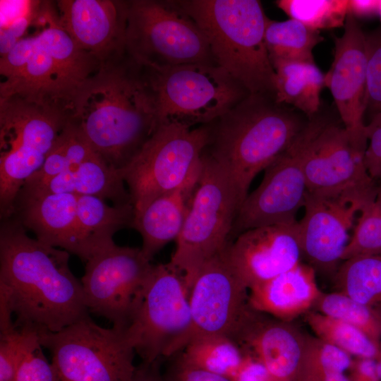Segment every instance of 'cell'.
I'll list each match as a JSON object with an SVG mask.
<instances>
[{"label": "cell", "mask_w": 381, "mask_h": 381, "mask_svg": "<svg viewBox=\"0 0 381 381\" xmlns=\"http://www.w3.org/2000/svg\"><path fill=\"white\" fill-rule=\"evenodd\" d=\"M155 265L141 248L116 244L85 262L80 282L89 313L126 330L142 301Z\"/></svg>", "instance_id": "5bb4252c"}, {"label": "cell", "mask_w": 381, "mask_h": 381, "mask_svg": "<svg viewBox=\"0 0 381 381\" xmlns=\"http://www.w3.org/2000/svg\"><path fill=\"white\" fill-rule=\"evenodd\" d=\"M70 253L32 238L13 216L0 225V329L56 332L87 317Z\"/></svg>", "instance_id": "6da1fadb"}, {"label": "cell", "mask_w": 381, "mask_h": 381, "mask_svg": "<svg viewBox=\"0 0 381 381\" xmlns=\"http://www.w3.org/2000/svg\"><path fill=\"white\" fill-rule=\"evenodd\" d=\"M337 292L381 311V255L343 260L334 275Z\"/></svg>", "instance_id": "f1b7e54d"}, {"label": "cell", "mask_w": 381, "mask_h": 381, "mask_svg": "<svg viewBox=\"0 0 381 381\" xmlns=\"http://www.w3.org/2000/svg\"><path fill=\"white\" fill-rule=\"evenodd\" d=\"M378 1L349 0V13L357 18H366L377 15Z\"/></svg>", "instance_id": "f6af8a7d"}, {"label": "cell", "mask_w": 381, "mask_h": 381, "mask_svg": "<svg viewBox=\"0 0 381 381\" xmlns=\"http://www.w3.org/2000/svg\"><path fill=\"white\" fill-rule=\"evenodd\" d=\"M207 38L214 62L250 94L275 98L276 75L267 49V17L258 0H175Z\"/></svg>", "instance_id": "277c9868"}, {"label": "cell", "mask_w": 381, "mask_h": 381, "mask_svg": "<svg viewBox=\"0 0 381 381\" xmlns=\"http://www.w3.org/2000/svg\"><path fill=\"white\" fill-rule=\"evenodd\" d=\"M201 168L200 157L199 165L183 184L157 197L135 215L132 228L140 233L143 240L141 250L149 260L180 235Z\"/></svg>", "instance_id": "cb8c5ba5"}, {"label": "cell", "mask_w": 381, "mask_h": 381, "mask_svg": "<svg viewBox=\"0 0 381 381\" xmlns=\"http://www.w3.org/2000/svg\"><path fill=\"white\" fill-rule=\"evenodd\" d=\"M367 37L366 109L381 112V30Z\"/></svg>", "instance_id": "74e56055"}, {"label": "cell", "mask_w": 381, "mask_h": 381, "mask_svg": "<svg viewBox=\"0 0 381 381\" xmlns=\"http://www.w3.org/2000/svg\"><path fill=\"white\" fill-rule=\"evenodd\" d=\"M313 310L345 322L366 334L377 344L381 343V311L361 304L339 293H322Z\"/></svg>", "instance_id": "d6a6232c"}, {"label": "cell", "mask_w": 381, "mask_h": 381, "mask_svg": "<svg viewBox=\"0 0 381 381\" xmlns=\"http://www.w3.org/2000/svg\"><path fill=\"white\" fill-rule=\"evenodd\" d=\"M68 113L97 155L119 171L162 124L150 72L126 50L100 64Z\"/></svg>", "instance_id": "7a4b0ae2"}, {"label": "cell", "mask_w": 381, "mask_h": 381, "mask_svg": "<svg viewBox=\"0 0 381 381\" xmlns=\"http://www.w3.org/2000/svg\"><path fill=\"white\" fill-rule=\"evenodd\" d=\"M366 135L365 162L369 174L375 179L381 176V112L374 114L366 124Z\"/></svg>", "instance_id": "ab89813d"}, {"label": "cell", "mask_w": 381, "mask_h": 381, "mask_svg": "<svg viewBox=\"0 0 381 381\" xmlns=\"http://www.w3.org/2000/svg\"><path fill=\"white\" fill-rule=\"evenodd\" d=\"M39 338L62 381H131L135 373V351L125 330L102 327L89 315Z\"/></svg>", "instance_id": "8fae6325"}, {"label": "cell", "mask_w": 381, "mask_h": 381, "mask_svg": "<svg viewBox=\"0 0 381 381\" xmlns=\"http://www.w3.org/2000/svg\"><path fill=\"white\" fill-rule=\"evenodd\" d=\"M306 321L316 337L356 358L377 359L381 346L358 328L315 310L305 314Z\"/></svg>", "instance_id": "1f68e13d"}, {"label": "cell", "mask_w": 381, "mask_h": 381, "mask_svg": "<svg viewBox=\"0 0 381 381\" xmlns=\"http://www.w3.org/2000/svg\"><path fill=\"white\" fill-rule=\"evenodd\" d=\"M231 380L232 381H277L258 358L246 351H244L243 361Z\"/></svg>", "instance_id": "60d3db41"}, {"label": "cell", "mask_w": 381, "mask_h": 381, "mask_svg": "<svg viewBox=\"0 0 381 381\" xmlns=\"http://www.w3.org/2000/svg\"><path fill=\"white\" fill-rule=\"evenodd\" d=\"M289 322L253 309L234 339L277 381L297 380L306 351L308 335Z\"/></svg>", "instance_id": "44dd1931"}, {"label": "cell", "mask_w": 381, "mask_h": 381, "mask_svg": "<svg viewBox=\"0 0 381 381\" xmlns=\"http://www.w3.org/2000/svg\"><path fill=\"white\" fill-rule=\"evenodd\" d=\"M166 375L171 381H232L228 377L187 365L179 360L174 373Z\"/></svg>", "instance_id": "b9f144b4"}, {"label": "cell", "mask_w": 381, "mask_h": 381, "mask_svg": "<svg viewBox=\"0 0 381 381\" xmlns=\"http://www.w3.org/2000/svg\"><path fill=\"white\" fill-rule=\"evenodd\" d=\"M275 71V99L291 105L309 117L320 107L325 75L315 61H279L272 64Z\"/></svg>", "instance_id": "4316f807"}, {"label": "cell", "mask_w": 381, "mask_h": 381, "mask_svg": "<svg viewBox=\"0 0 381 381\" xmlns=\"http://www.w3.org/2000/svg\"><path fill=\"white\" fill-rule=\"evenodd\" d=\"M78 197L72 193H18L12 216L40 242L65 250L83 260Z\"/></svg>", "instance_id": "7402d4cb"}, {"label": "cell", "mask_w": 381, "mask_h": 381, "mask_svg": "<svg viewBox=\"0 0 381 381\" xmlns=\"http://www.w3.org/2000/svg\"><path fill=\"white\" fill-rule=\"evenodd\" d=\"M380 179H381V176H380Z\"/></svg>", "instance_id": "681fc988"}, {"label": "cell", "mask_w": 381, "mask_h": 381, "mask_svg": "<svg viewBox=\"0 0 381 381\" xmlns=\"http://www.w3.org/2000/svg\"><path fill=\"white\" fill-rule=\"evenodd\" d=\"M377 359L356 358L351 368V381H378L376 377Z\"/></svg>", "instance_id": "7bdbcfd3"}, {"label": "cell", "mask_w": 381, "mask_h": 381, "mask_svg": "<svg viewBox=\"0 0 381 381\" xmlns=\"http://www.w3.org/2000/svg\"><path fill=\"white\" fill-rule=\"evenodd\" d=\"M322 293L316 281V271L301 262L249 289L248 303L256 311L290 322L313 310Z\"/></svg>", "instance_id": "603a6c76"}, {"label": "cell", "mask_w": 381, "mask_h": 381, "mask_svg": "<svg viewBox=\"0 0 381 381\" xmlns=\"http://www.w3.org/2000/svg\"><path fill=\"white\" fill-rule=\"evenodd\" d=\"M40 345L39 334L30 329L0 332V381H16L25 358Z\"/></svg>", "instance_id": "8d00e7d4"}, {"label": "cell", "mask_w": 381, "mask_h": 381, "mask_svg": "<svg viewBox=\"0 0 381 381\" xmlns=\"http://www.w3.org/2000/svg\"><path fill=\"white\" fill-rule=\"evenodd\" d=\"M209 135L208 124L193 128L167 122L159 126L131 163L120 171L135 215L187 180L200 162Z\"/></svg>", "instance_id": "30bf717a"}, {"label": "cell", "mask_w": 381, "mask_h": 381, "mask_svg": "<svg viewBox=\"0 0 381 381\" xmlns=\"http://www.w3.org/2000/svg\"><path fill=\"white\" fill-rule=\"evenodd\" d=\"M16 381H62L56 368L45 357L42 346L28 354L18 371Z\"/></svg>", "instance_id": "f35d334b"}, {"label": "cell", "mask_w": 381, "mask_h": 381, "mask_svg": "<svg viewBox=\"0 0 381 381\" xmlns=\"http://www.w3.org/2000/svg\"><path fill=\"white\" fill-rule=\"evenodd\" d=\"M344 33L334 38V54L325 85L334 100L344 126L365 127L367 37L357 19L348 13Z\"/></svg>", "instance_id": "d6986e66"}, {"label": "cell", "mask_w": 381, "mask_h": 381, "mask_svg": "<svg viewBox=\"0 0 381 381\" xmlns=\"http://www.w3.org/2000/svg\"><path fill=\"white\" fill-rule=\"evenodd\" d=\"M68 120L64 109L18 96L0 98V217L12 216L25 182L38 171Z\"/></svg>", "instance_id": "8992f818"}, {"label": "cell", "mask_w": 381, "mask_h": 381, "mask_svg": "<svg viewBox=\"0 0 381 381\" xmlns=\"http://www.w3.org/2000/svg\"><path fill=\"white\" fill-rule=\"evenodd\" d=\"M125 50L153 71L216 64L205 33L175 0L127 1Z\"/></svg>", "instance_id": "52a82bcc"}, {"label": "cell", "mask_w": 381, "mask_h": 381, "mask_svg": "<svg viewBox=\"0 0 381 381\" xmlns=\"http://www.w3.org/2000/svg\"><path fill=\"white\" fill-rule=\"evenodd\" d=\"M36 20L41 30L35 34L32 52L17 75L1 82L0 98L18 96L68 112L76 91L99 69L100 61L76 45L48 3L37 11Z\"/></svg>", "instance_id": "5b68a950"}, {"label": "cell", "mask_w": 381, "mask_h": 381, "mask_svg": "<svg viewBox=\"0 0 381 381\" xmlns=\"http://www.w3.org/2000/svg\"><path fill=\"white\" fill-rule=\"evenodd\" d=\"M320 121L306 123L291 145L264 171L257 188L248 193L233 224L229 241L256 227L296 222L308 193L304 158Z\"/></svg>", "instance_id": "9a60e30c"}, {"label": "cell", "mask_w": 381, "mask_h": 381, "mask_svg": "<svg viewBox=\"0 0 381 381\" xmlns=\"http://www.w3.org/2000/svg\"><path fill=\"white\" fill-rule=\"evenodd\" d=\"M224 250L203 265L190 287V327L176 353L202 336L220 334L234 339L252 310L248 289L231 268Z\"/></svg>", "instance_id": "2e32d148"}, {"label": "cell", "mask_w": 381, "mask_h": 381, "mask_svg": "<svg viewBox=\"0 0 381 381\" xmlns=\"http://www.w3.org/2000/svg\"><path fill=\"white\" fill-rule=\"evenodd\" d=\"M377 15L379 16L380 21H381V0H378Z\"/></svg>", "instance_id": "c3c4849f"}, {"label": "cell", "mask_w": 381, "mask_h": 381, "mask_svg": "<svg viewBox=\"0 0 381 381\" xmlns=\"http://www.w3.org/2000/svg\"><path fill=\"white\" fill-rule=\"evenodd\" d=\"M200 175L169 265L189 290L201 267L229 242L241 204L226 174L202 152Z\"/></svg>", "instance_id": "ba28073f"}, {"label": "cell", "mask_w": 381, "mask_h": 381, "mask_svg": "<svg viewBox=\"0 0 381 381\" xmlns=\"http://www.w3.org/2000/svg\"><path fill=\"white\" fill-rule=\"evenodd\" d=\"M380 190L374 181L334 191H308L298 227L303 258L316 272L334 275L361 211Z\"/></svg>", "instance_id": "4fadbf2b"}, {"label": "cell", "mask_w": 381, "mask_h": 381, "mask_svg": "<svg viewBox=\"0 0 381 381\" xmlns=\"http://www.w3.org/2000/svg\"><path fill=\"white\" fill-rule=\"evenodd\" d=\"M148 71L162 123L177 122L190 127L207 124L250 95L216 64L195 63Z\"/></svg>", "instance_id": "9c48e42d"}, {"label": "cell", "mask_w": 381, "mask_h": 381, "mask_svg": "<svg viewBox=\"0 0 381 381\" xmlns=\"http://www.w3.org/2000/svg\"><path fill=\"white\" fill-rule=\"evenodd\" d=\"M275 4L290 18L315 30L344 27L349 0H278Z\"/></svg>", "instance_id": "836d02e7"}, {"label": "cell", "mask_w": 381, "mask_h": 381, "mask_svg": "<svg viewBox=\"0 0 381 381\" xmlns=\"http://www.w3.org/2000/svg\"><path fill=\"white\" fill-rule=\"evenodd\" d=\"M298 381H351V380L344 373H337L307 376Z\"/></svg>", "instance_id": "bcb514c9"}, {"label": "cell", "mask_w": 381, "mask_h": 381, "mask_svg": "<svg viewBox=\"0 0 381 381\" xmlns=\"http://www.w3.org/2000/svg\"><path fill=\"white\" fill-rule=\"evenodd\" d=\"M306 123L274 97L250 94L207 123L210 135L202 152L226 174L241 205L255 176L291 145Z\"/></svg>", "instance_id": "3957f363"}, {"label": "cell", "mask_w": 381, "mask_h": 381, "mask_svg": "<svg viewBox=\"0 0 381 381\" xmlns=\"http://www.w3.org/2000/svg\"><path fill=\"white\" fill-rule=\"evenodd\" d=\"M126 183L119 171L111 167L97 155L52 178L32 193H72L91 195L114 205L132 204ZM133 205V204H132Z\"/></svg>", "instance_id": "d4e9b609"}, {"label": "cell", "mask_w": 381, "mask_h": 381, "mask_svg": "<svg viewBox=\"0 0 381 381\" xmlns=\"http://www.w3.org/2000/svg\"><path fill=\"white\" fill-rule=\"evenodd\" d=\"M265 40L272 64L279 61H314L313 50L324 39L295 19L276 21L267 18Z\"/></svg>", "instance_id": "4dcf8cb0"}, {"label": "cell", "mask_w": 381, "mask_h": 381, "mask_svg": "<svg viewBox=\"0 0 381 381\" xmlns=\"http://www.w3.org/2000/svg\"><path fill=\"white\" fill-rule=\"evenodd\" d=\"M224 252L236 274L249 289L301 262L298 221L246 230L229 241Z\"/></svg>", "instance_id": "ac0fdd59"}, {"label": "cell", "mask_w": 381, "mask_h": 381, "mask_svg": "<svg viewBox=\"0 0 381 381\" xmlns=\"http://www.w3.org/2000/svg\"><path fill=\"white\" fill-rule=\"evenodd\" d=\"M78 219L83 250V261L89 259L115 244L114 234L132 228L135 208L132 204L109 205L97 197L78 195Z\"/></svg>", "instance_id": "484cf974"}, {"label": "cell", "mask_w": 381, "mask_h": 381, "mask_svg": "<svg viewBox=\"0 0 381 381\" xmlns=\"http://www.w3.org/2000/svg\"><path fill=\"white\" fill-rule=\"evenodd\" d=\"M381 255V189L360 212L342 261L358 255Z\"/></svg>", "instance_id": "e575fe53"}, {"label": "cell", "mask_w": 381, "mask_h": 381, "mask_svg": "<svg viewBox=\"0 0 381 381\" xmlns=\"http://www.w3.org/2000/svg\"><path fill=\"white\" fill-rule=\"evenodd\" d=\"M57 9L61 26L100 64L125 51L127 1L61 0Z\"/></svg>", "instance_id": "ffe728a7"}, {"label": "cell", "mask_w": 381, "mask_h": 381, "mask_svg": "<svg viewBox=\"0 0 381 381\" xmlns=\"http://www.w3.org/2000/svg\"><path fill=\"white\" fill-rule=\"evenodd\" d=\"M190 323L189 290L183 274L169 262L155 265L125 330L135 353L147 363L176 354Z\"/></svg>", "instance_id": "7c38bea8"}, {"label": "cell", "mask_w": 381, "mask_h": 381, "mask_svg": "<svg viewBox=\"0 0 381 381\" xmlns=\"http://www.w3.org/2000/svg\"><path fill=\"white\" fill-rule=\"evenodd\" d=\"M366 125L352 129L320 121L306 148L308 192H329L374 182L365 162Z\"/></svg>", "instance_id": "e0dca14e"}, {"label": "cell", "mask_w": 381, "mask_h": 381, "mask_svg": "<svg viewBox=\"0 0 381 381\" xmlns=\"http://www.w3.org/2000/svg\"><path fill=\"white\" fill-rule=\"evenodd\" d=\"M97 155L69 118L41 169L28 179L19 192H32L52 178Z\"/></svg>", "instance_id": "83f0119b"}, {"label": "cell", "mask_w": 381, "mask_h": 381, "mask_svg": "<svg viewBox=\"0 0 381 381\" xmlns=\"http://www.w3.org/2000/svg\"><path fill=\"white\" fill-rule=\"evenodd\" d=\"M376 377L378 381L381 380V356L377 359Z\"/></svg>", "instance_id": "7dc6e473"}, {"label": "cell", "mask_w": 381, "mask_h": 381, "mask_svg": "<svg viewBox=\"0 0 381 381\" xmlns=\"http://www.w3.org/2000/svg\"><path fill=\"white\" fill-rule=\"evenodd\" d=\"M160 361L158 359L152 363L143 361L136 367L131 381H171L165 375L161 374Z\"/></svg>", "instance_id": "ee69618b"}, {"label": "cell", "mask_w": 381, "mask_h": 381, "mask_svg": "<svg viewBox=\"0 0 381 381\" xmlns=\"http://www.w3.org/2000/svg\"><path fill=\"white\" fill-rule=\"evenodd\" d=\"M353 363L346 351L317 337L308 335L304 356L297 380L322 374L344 373Z\"/></svg>", "instance_id": "d590c367"}, {"label": "cell", "mask_w": 381, "mask_h": 381, "mask_svg": "<svg viewBox=\"0 0 381 381\" xmlns=\"http://www.w3.org/2000/svg\"><path fill=\"white\" fill-rule=\"evenodd\" d=\"M178 359L194 368L232 378L241 365L244 351L229 337L211 334L197 337L181 351Z\"/></svg>", "instance_id": "f546056e"}]
</instances>
